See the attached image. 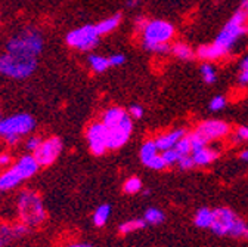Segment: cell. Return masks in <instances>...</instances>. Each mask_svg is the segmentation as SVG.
<instances>
[{"label": "cell", "mask_w": 248, "mask_h": 247, "mask_svg": "<svg viewBox=\"0 0 248 247\" xmlns=\"http://www.w3.org/2000/svg\"><path fill=\"white\" fill-rule=\"evenodd\" d=\"M161 151L158 149L157 144H155L154 139H149V141H145L140 147V151H139V157H140V162L143 166H148V163L151 160H154V157H157Z\"/></svg>", "instance_id": "ac0fdd59"}, {"label": "cell", "mask_w": 248, "mask_h": 247, "mask_svg": "<svg viewBox=\"0 0 248 247\" xmlns=\"http://www.w3.org/2000/svg\"><path fill=\"white\" fill-rule=\"evenodd\" d=\"M6 240H8V237H6V234H5L2 225H0V247H3V246H5Z\"/></svg>", "instance_id": "f35d334b"}, {"label": "cell", "mask_w": 248, "mask_h": 247, "mask_svg": "<svg viewBox=\"0 0 248 247\" xmlns=\"http://www.w3.org/2000/svg\"><path fill=\"white\" fill-rule=\"evenodd\" d=\"M18 214L28 228L40 227L46 221V210L40 196L33 190H24L18 197Z\"/></svg>", "instance_id": "277c9868"}, {"label": "cell", "mask_w": 248, "mask_h": 247, "mask_svg": "<svg viewBox=\"0 0 248 247\" xmlns=\"http://www.w3.org/2000/svg\"><path fill=\"white\" fill-rule=\"evenodd\" d=\"M36 128L33 115L21 113L5 118H0V138H3L9 145H16L22 136L28 135Z\"/></svg>", "instance_id": "5b68a950"}, {"label": "cell", "mask_w": 248, "mask_h": 247, "mask_svg": "<svg viewBox=\"0 0 248 247\" xmlns=\"http://www.w3.org/2000/svg\"><path fill=\"white\" fill-rule=\"evenodd\" d=\"M177 149V152L180 156H186V154H191L192 152V147H191V139H189V135L186 133L174 147Z\"/></svg>", "instance_id": "83f0119b"}, {"label": "cell", "mask_w": 248, "mask_h": 247, "mask_svg": "<svg viewBox=\"0 0 248 247\" xmlns=\"http://www.w3.org/2000/svg\"><path fill=\"white\" fill-rule=\"evenodd\" d=\"M170 52H171L177 59H180V61H191V59H194V56H195L194 49H192L189 45L183 43V42H177V43L171 45Z\"/></svg>", "instance_id": "ffe728a7"}, {"label": "cell", "mask_w": 248, "mask_h": 247, "mask_svg": "<svg viewBox=\"0 0 248 247\" xmlns=\"http://www.w3.org/2000/svg\"><path fill=\"white\" fill-rule=\"evenodd\" d=\"M238 80L242 84H248V55L242 59V63L239 66V74H238Z\"/></svg>", "instance_id": "4dcf8cb0"}, {"label": "cell", "mask_w": 248, "mask_h": 247, "mask_svg": "<svg viewBox=\"0 0 248 247\" xmlns=\"http://www.w3.org/2000/svg\"><path fill=\"white\" fill-rule=\"evenodd\" d=\"M161 156H163V159H164L167 167H169V166H173V165H177V162H179V159H180V154L177 152L176 148H170V149L161 151Z\"/></svg>", "instance_id": "f1b7e54d"}, {"label": "cell", "mask_w": 248, "mask_h": 247, "mask_svg": "<svg viewBox=\"0 0 248 247\" xmlns=\"http://www.w3.org/2000/svg\"><path fill=\"white\" fill-rule=\"evenodd\" d=\"M11 163H12L11 154H8V152H0V170L9 167V166H11Z\"/></svg>", "instance_id": "e575fe53"}, {"label": "cell", "mask_w": 248, "mask_h": 247, "mask_svg": "<svg viewBox=\"0 0 248 247\" xmlns=\"http://www.w3.org/2000/svg\"><path fill=\"white\" fill-rule=\"evenodd\" d=\"M226 104H228V101H226L225 97L217 95V97H214V98L210 101L208 108H210V111H222V110L226 107Z\"/></svg>", "instance_id": "f546056e"}, {"label": "cell", "mask_w": 248, "mask_h": 247, "mask_svg": "<svg viewBox=\"0 0 248 247\" xmlns=\"http://www.w3.org/2000/svg\"><path fill=\"white\" fill-rule=\"evenodd\" d=\"M67 247H92V246H89V244H81V243H74V244H70V246H67Z\"/></svg>", "instance_id": "7bdbcfd3"}, {"label": "cell", "mask_w": 248, "mask_h": 247, "mask_svg": "<svg viewBox=\"0 0 248 247\" xmlns=\"http://www.w3.org/2000/svg\"><path fill=\"white\" fill-rule=\"evenodd\" d=\"M89 66H90L93 73H98V74L111 68L109 59L107 56H102V55H90L89 56Z\"/></svg>", "instance_id": "603a6c76"}, {"label": "cell", "mask_w": 248, "mask_h": 247, "mask_svg": "<svg viewBox=\"0 0 248 247\" xmlns=\"http://www.w3.org/2000/svg\"><path fill=\"white\" fill-rule=\"evenodd\" d=\"M195 227L202 228V230H210L211 225L214 224V212L208 207H201L197 214H195V219H194Z\"/></svg>", "instance_id": "d6986e66"}, {"label": "cell", "mask_w": 248, "mask_h": 247, "mask_svg": "<svg viewBox=\"0 0 248 247\" xmlns=\"http://www.w3.org/2000/svg\"><path fill=\"white\" fill-rule=\"evenodd\" d=\"M43 49V37L34 28H25L19 34L14 36L8 45L6 52L24 56V58H37Z\"/></svg>", "instance_id": "8992f818"}, {"label": "cell", "mask_w": 248, "mask_h": 247, "mask_svg": "<svg viewBox=\"0 0 248 247\" xmlns=\"http://www.w3.org/2000/svg\"><path fill=\"white\" fill-rule=\"evenodd\" d=\"M186 135V131L185 129H174V131H170V132H166L160 136H157L154 141L157 144L158 149L160 151H166V149H170V148H174L176 144Z\"/></svg>", "instance_id": "2e32d148"}, {"label": "cell", "mask_w": 248, "mask_h": 247, "mask_svg": "<svg viewBox=\"0 0 248 247\" xmlns=\"http://www.w3.org/2000/svg\"><path fill=\"white\" fill-rule=\"evenodd\" d=\"M239 160H241V162H245V163H248V148L239 152Z\"/></svg>", "instance_id": "ab89813d"}, {"label": "cell", "mask_w": 248, "mask_h": 247, "mask_svg": "<svg viewBox=\"0 0 248 247\" xmlns=\"http://www.w3.org/2000/svg\"><path fill=\"white\" fill-rule=\"evenodd\" d=\"M101 34L98 33L95 24H87L80 28H76L67 34V45L77 50H92L99 43Z\"/></svg>", "instance_id": "ba28073f"}, {"label": "cell", "mask_w": 248, "mask_h": 247, "mask_svg": "<svg viewBox=\"0 0 248 247\" xmlns=\"http://www.w3.org/2000/svg\"><path fill=\"white\" fill-rule=\"evenodd\" d=\"M143 219H145V222L149 224V225H160V224L164 222L166 214H164L163 210H160V209H157V207H149V209L145 212V214H143Z\"/></svg>", "instance_id": "cb8c5ba5"}, {"label": "cell", "mask_w": 248, "mask_h": 247, "mask_svg": "<svg viewBox=\"0 0 248 247\" xmlns=\"http://www.w3.org/2000/svg\"><path fill=\"white\" fill-rule=\"evenodd\" d=\"M138 3H139V0H129V2H127V6H129V8H135V6H138Z\"/></svg>", "instance_id": "b9f144b4"}, {"label": "cell", "mask_w": 248, "mask_h": 247, "mask_svg": "<svg viewBox=\"0 0 248 247\" xmlns=\"http://www.w3.org/2000/svg\"><path fill=\"white\" fill-rule=\"evenodd\" d=\"M191 156L194 159L195 166H201L202 167V166H208L213 162H216L217 159H219L220 154H219V151H217V149L204 145V147H200V148L194 149L191 152Z\"/></svg>", "instance_id": "9a60e30c"}, {"label": "cell", "mask_w": 248, "mask_h": 247, "mask_svg": "<svg viewBox=\"0 0 248 247\" xmlns=\"http://www.w3.org/2000/svg\"><path fill=\"white\" fill-rule=\"evenodd\" d=\"M121 22V16L120 15H114V16H109V18H105L102 19L101 22L95 24L96 25V30L101 36H105V34H109L112 33L114 30L120 25Z\"/></svg>", "instance_id": "7402d4cb"}, {"label": "cell", "mask_w": 248, "mask_h": 247, "mask_svg": "<svg viewBox=\"0 0 248 247\" xmlns=\"http://www.w3.org/2000/svg\"><path fill=\"white\" fill-rule=\"evenodd\" d=\"M146 227V222L145 219H130V221H126L123 222L120 227H118V232L121 235H127V234H132L135 231H139L142 228Z\"/></svg>", "instance_id": "d4e9b609"}, {"label": "cell", "mask_w": 248, "mask_h": 247, "mask_svg": "<svg viewBox=\"0 0 248 247\" xmlns=\"http://www.w3.org/2000/svg\"><path fill=\"white\" fill-rule=\"evenodd\" d=\"M177 166L182 170H189V169H192L195 166V163H194V159H192L191 154H186V156H180V159L177 162Z\"/></svg>", "instance_id": "1f68e13d"}, {"label": "cell", "mask_w": 248, "mask_h": 247, "mask_svg": "<svg viewBox=\"0 0 248 247\" xmlns=\"http://www.w3.org/2000/svg\"><path fill=\"white\" fill-rule=\"evenodd\" d=\"M229 132H231V126L222 120H205V121L200 123L197 129L194 131V133L205 144H208L211 141L222 139V138L228 136Z\"/></svg>", "instance_id": "30bf717a"}, {"label": "cell", "mask_w": 248, "mask_h": 247, "mask_svg": "<svg viewBox=\"0 0 248 247\" xmlns=\"http://www.w3.org/2000/svg\"><path fill=\"white\" fill-rule=\"evenodd\" d=\"M129 114H130L132 118H142L143 114H145V111H143V108H142L140 105H136V104H135V105L130 107Z\"/></svg>", "instance_id": "d590c367"}, {"label": "cell", "mask_w": 248, "mask_h": 247, "mask_svg": "<svg viewBox=\"0 0 248 247\" xmlns=\"http://www.w3.org/2000/svg\"><path fill=\"white\" fill-rule=\"evenodd\" d=\"M214 212V224L211 231L216 235H229L233 238L248 240V224L242 221L239 216L229 207H217Z\"/></svg>", "instance_id": "3957f363"}, {"label": "cell", "mask_w": 248, "mask_h": 247, "mask_svg": "<svg viewBox=\"0 0 248 247\" xmlns=\"http://www.w3.org/2000/svg\"><path fill=\"white\" fill-rule=\"evenodd\" d=\"M200 73H201V77L202 80L207 83V84H213L217 79V73H216V68L213 67V64L210 63H204L201 67H200Z\"/></svg>", "instance_id": "4316f807"}, {"label": "cell", "mask_w": 248, "mask_h": 247, "mask_svg": "<svg viewBox=\"0 0 248 247\" xmlns=\"http://www.w3.org/2000/svg\"><path fill=\"white\" fill-rule=\"evenodd\" d=\"M142 46L154 53L170 52V42L174 37V27L171 22L164 19L148 21L140 32Z\"/></svg>", "instance_id": "7a4b0ae2"}, {"label": "cell", "mask_w": 248, "mask_h": 247, "mask_svg": "<svg viewBox=\"0 0 248 247\" xmlns=\"http://www.w3.org/2000/svg\"><path fill=\"white\" fill-rule=\"evenodd\" d=\"M248 34V18L242 9L235 12L231 19L223 25L216 40L208 45H202L197 49L195 55L202 61H216L226 56Z\"/></svg>", "instance_id": "6da1fadb"}, {"label": "cell", "mask_w": 248, "mask_h": 247, "mask_svg": "<svg viewBox=\"0 0 248 247\" xmlns=\"http://www.w3.org/2000/svg\"><path fill=\"white\" fill-rule=\"evenodd\" d=\"M14 166L19 170V173L22 175V178L25 181L30 179V178H33L39 172V169L42 167L39 165V162L36 160V157L33 156V154H27V156L19 157L18 162Z\"/></svg>", "instance_id": "5bb4252c"}, {"label": "cell", "mask_w": 248, "mask_h": 247, "mask_svg": "<svg viewBox=\"0 0 248 247\" xmlns=\"http://www.w3.org/2000/svg\"><path fill=\"white\" fill-rule=\"evenodd\" d=\"M238 141H248V126H239L235 132Z\"/></svg>", "instance_id": "8d00e7d4"}, {"label": "cell", "mask_w": 248, "mask_h": 247, "mask_svg": "<svg viewBox=\"0 0 248 247\" xmlns=\"http://www.w3.org/2000/svg\"><path fill=\"white\" fill-rule=\"evenodd\" d=\"M130 114L117 126L108 129V149H118L127 144L133 132V120Z\"/></svg>", "instance_id": "7c38bea8"}, {"label": "cell", "mask_w": 248, "mask_h": 247, "mask_svg": "<svg viewBox=\"0 0 248 247\" xmlns=\"http://www.w3.org/2000/svg\"><path fill=\"white\" fill-rule=\"evenodd\" d=\"M37 68L36 58H24L9 52L0 55V74L11 79H27Z\"/></svg>", "instance_id": "52a82bcc"}, {"label": "cell", "mask_w": 248, "mask_h": 247, "mask_svg": "<svg viewBox=\"0 0 248 247\" xmlns=\"http://www.w3.org/2000/svg\"><path fill=\"white\" fill-rule=\"evenodd\" d=\"M142 190V182L138 176H132L129 179H126V182L123 183V191L124 194H138Z\"/></svg>", "instance_id": "484cf974"}, {"label": "cell", "mask_w": 248, "mask_h": 247, "mask_svg": "<svg viewBox=\"0 0 248 247\" xmlns=\"http://www.w3.org/2000/svg\"><path fill=\"white\" fill-rule=\"evenodd\" d=\"M0 118H2V117H0Z\"/></svg>", "instance_id": "ee69618b"}, {"label": "cell", "mask_w": 248, "mask_h": 247, "mask_svg": "<svg viewBox=\"0 0 248 247\" xmlns=\"http://www.w3.org/2000/svg\"><path fill=\"white\" fill-rule=\"evenodd\" d=\"M146 22H148V19H146V18H143V16H138V18H136V21H135L136 30H139V32H142L143 27L146 25Z\"/></svg>", "instance_id": "74e56055"}, {"label": "cell", "mask_w": 248, "mask_h": 247, "mask_svg": "<svg viewBox=\"0 0 248 247\" xmlns=\"http://www.w3.org/2000/svg\"><path fill=\"white\" fill-rule=\"evenodd\" d=\"M241 9L245 12L247 18H248V0H244V2H242V8H241Z\"/></svg>", "instance_id": "60d3db41"}, {"label": "cell", "mask_w": 248, "mask_h": 247, "mask_svg": "<svg viewBox=\"0 0 248 247\" xmlns=\"http://www.w3.org/2000/svg\"><path fill=\"white\" fill-rule=\"evenodd\" d=\"M40 144H42V139H40L39 136H30V138L25 141V148H27L30 152H34V151L39 148Z\"/></svg>", "instance_id": "d6a6232c"}, {"label": "cell", "mask_w": 248, "mask_h": 247, "mask_svg": "<svg viewBox=\"0 0 248 247\" xmlns=\"http://www.w3.org/2000/svg\"><path fill=\"white\" fill-rule=\"evenodd\" d=\"M109 216H111V206L109 204H101L95 213L92 216V222L95 227L102 228L108 221H109Z\"/></svg>", "instance_id": "44dd1931"}, {"label": "cell", "mask_w": 248, "mask_h": 247, "mask_svg": "<svg viewBox=\"0 0 248 247\" xmlns=\"http://www.w3.org/2000/svg\"><path fill=\"white\" fill-rule=\"evenodd\" d=\"M89 149L95 156H102L108 149V128L102 121L92 123L86 131Z\"/></svg>", "instance_id": "9c48e42d"}, {"label": "cell", "mask_w": 248, "mask_h": 247, "mask_svg": "<svg viewBox=\"0 0 248 247\" xmlns=\"http://www.w3.org/2000/svg\"><path fill=\"white\" fill-rule=\"evenodd\" d=\"M108 59H109L111 67H120L126 63V56H124L123 53H114V55L108 56Z\"/></svg>", "instance_id": "836d02e7"}, {"label": "cell", "mask_w": 248, "mask_h": 247, "mask_svg": "<svg viewBox=\"0 0 248 247\" xmlns=\"http://www.w3.org/2000/svg\"><path fill=\"white\" fill-rule=\"evenodd\" d=\"M127 115L129 114H127V111L124 110V108H121V107H111V108H108L102 114V123L109 129V128L117 126L118 123H121Z\"/></svg>", "instance_id": "e0dca14e"}, {"label": "cell", "mask_w": 248, "mask_h": 247, "mask_svg": "<svg viewBox=\"0 0 248 247\" xmlns=\"http://www.w3.org/2000/svg\"><path fill=\"white\" fill-rule=\"evenodd\" d=\"M24 181L25 179L22 178V175L19 173V170L15 166L5 169L2 173H0V191L5 193V191L15 190Z\"/></svg>", "instance_id": "4fadbf2b"}, {"label": "cell", "mask_w": 248, "mask_h": 247, "mask_svg": "<svg viewBox=\"0 0 248 247\" xmlns=\"http://www.w3.org/2000/svg\"><path fill=\"white\" fill-rule=\"evenodd\" d=\"M62 139L58 136H50L45 141H42V144L39 145V148L33 152V156L36 157V160L39 162L40 166L46 167L55 163V160L59 157V154L62 151Z\"/></svg>", "instance_id": "8fae6325"}]
</instances>
